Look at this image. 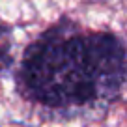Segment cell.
Segmentation results:
<instances>
[{
	"instance_id": "1",
	"label": "cell",
	"mask_w": 127,
	"mask_h": 127,
	"mask_svg": "<svg viewBox=\"0 0 127 127\" xmlns=\"http://www.w3.org/2000/svg\"><path fill=\"white\" fill-rule=\"evenodd\" d=\"M127 82V49L114 32L84 30L62 17L32 41L15 73L24 101L64 116L108 108Z\"/></svg>"
},
{
	"instance_id": "2",
	"label": "cell",
	"mask_w": 127,
	"mask_h": 127,
	"mask_svg": "<svg viewBox=\"0 0 127 127\" xmlns=\"http://www.w3.org/2000/svg\"><path fill=\"white\" fill-rule=\"evenodd\" d=\"M13 30L6 24H0V75L9 71L13 65Z\"/></svg>"
}]
</instances>
